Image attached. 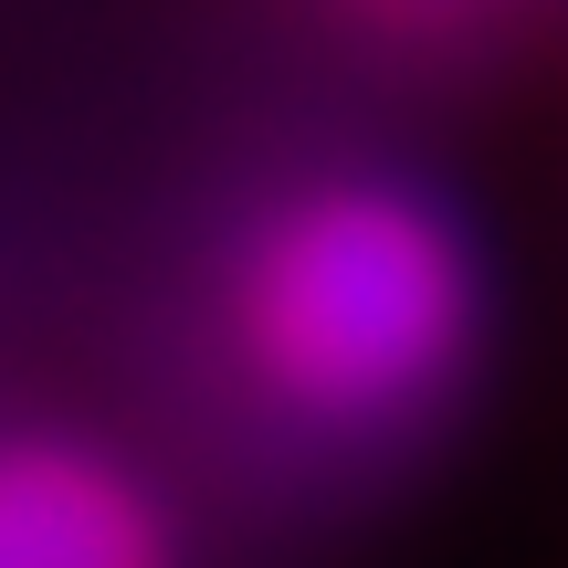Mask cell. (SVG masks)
Here are the masks:
<instances>
[{
    "mask_svg": "<svg viewBox=\"0 0 568 568\" xmlns=\"http://www.w3.org/2000/svg\"><path fill=\"white\" fill-rule=\"evenodd\" d=\"M253 379L305 422H410L474 347V264L422 190L316 180L253 232L232 284Z\"/></svg>",
    "mask_w": 568,
    "mask_h": 568,
    "instance_id": "cell-1",
    "label": "cell"
},
{
    "mask_svg": "<svg viewBox=\"0 0 568 568\" xmlns=\"http://www.w3.org/2000/svg\"><path fill=\"white\" fill-rule=\"evenodd\" d=\"M0 568H169V516L84 443H0Z\"/></svg>",
    "mask_w": 568,
    "mask_h": 568,
    "instance_id": "cell-2",
    "label": "cell"
},
{
    "mask_svg": "<svg viewBox=\"0 0 568 568\" xmlns=\"http://www.w3.org/2000/svg\"><path fill=\"white\" fill-rule=\"evenodd\" d=\"M389 11H464V0H389Z\"/></svg>",
    "mask_w": 568,
    "mask_h": 568,
    "instance_id": "cell-3",
    "label": "cell"
}]
</instances>
